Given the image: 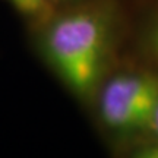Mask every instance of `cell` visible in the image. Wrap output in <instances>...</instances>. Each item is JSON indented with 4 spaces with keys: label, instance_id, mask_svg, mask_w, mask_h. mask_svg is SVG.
I'll list each match as a JSON object with an SVG mask.
<instances>
[{
    "label": "cell",
    "instance_id": "obj_1",
    "mask_svg": "<svg viewBox=\"0 0 158 158\" xmlns=\"http://www.w3.org/2000/svg\"><path fill=\"white\" fill-rule=\"evenodd\" d=\"M106 27L95 13L75 12L57 19L47 34V51L63 81L78 94L98 82L106 53Z\"/></svg>",
    "mask_w": 158,
    "mask_h": 158
},
{
    "label": "cell",
    "instance_id": "obj_2",
    "mask_svg": "<svg viewBox=\"0 0 158 158\" xmlns=\"http://www.w3.org/2000/svg\"><path fill=\"white\" fill-rule=\"evenodd\" d=\"M158 102V81L148 75H118L102 91L101 117L111 129L130 132L149 126Z\"/></svg>",
    "mask_w": 158,
    "mask_h": 158
},
{
    "label": "cell",
    "instance_id": "obj_3",
    "mask_svg": "<svg viewBox=\"0 0 158 158\" xmlns=\"http://www.w3.org/2000/svg\"><path fill=\"white\" fill-rule=\"evenodd\" d=\"M10 2L21 13L29 16L41 13L45 5V0H10Z\"/></svg>",
    "mask_w": 158,
    "mask_h": 158
},
{
    "label": "cell",
    "instance_id": "obj_4",
    "mask_svg": "<svg viewBox=\"0 0 158 158\" xmlns=\"http://www.w3.org/2000/svg\"><path fill=\"white\" fill-rule=\"evenodd\" d=\"M149 129L152 130L155 136L158 138V102L155 104V108H154L152 111V116H151V120H149V126H148Z\"/></svg>",
    "mask_w": 158,
    "mask_h": 158
},
{
    "label": "cell",
    "instance_id": "obj_5",
    "mask_svg": "<svg viewBox=\"0 0 158 158\" xmlns=\"http://www.w3.org/2000/svg\"><path fill=\"white\" fill-rule=\"evenodd\" d=\"M141 155L142 157H148V158H158V142L157 143H154L151 147L145 148V149H142L141 151Z\"/></svg>",
    "mask_w": 158,
    "mask_h": 158
},
{
    "label": "cell",
    "instance_id": "obj_6",
    "mask_svg": "<svg viewBox=\"0 0 158 158\" xmlns=\"http://www.w3.org/2000/svg\"><path fill=\"white\" fill-rule=\"evenodd\" d=\"M154 48H155V51L158 53V31L154 34Z\"/></svg>",
    "mask_w": 158,
    "mask_h": 158
}]
</instances>
